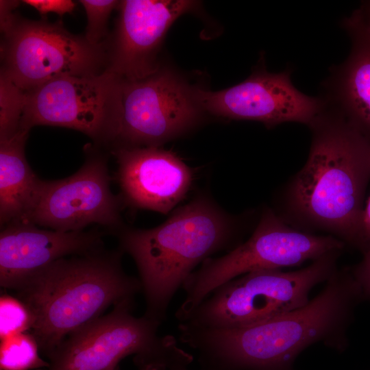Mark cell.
Masks as SVG:
<instances>
[{
    "label": "cell",
    "instance_id": "obj_22",
    "mask_svg": "<svg viewBox=\"0 0 370 370\" xmlns=\"http://www.w3.org/2000/svg\"><path fill=\"white\" fill-rule=\"evenodd\" d=\"M22 2L34 8L42 16L53 12L62 16L71 13L75 8L71 0H23Z\"/></svg>",
    "mask_w": 370,
    "mask_h": 370
},
{
    "label": "cell",
    "instance_id": "obj_1",
    "mask_svg": "<svg viewBox=\"0 0 370 370\" xmlns=\"http://www.w3.org/2000/svg\"><path fill=\"white\" fill-rule=\"evenodd\" d=\"M361 293L353 275L336 270L303 306L241 328L182 323L179 339L197 352L201 370H278L310 345L340 339Z\"/></svg>",
    "mask_w": 370,
    "mask_h": 370
},
{
    "label": "cell",
    "instance_id": "obj_10",
    "mask_svg": "<svg viewBox=\"0 0 370 370\" xmlns=\"http://www.w3.org/2000/svg\"><path fill=\"white\" fill-rule=\"evenodd\" d=\"M201 108L178 75L160 67L140 79H123L116 147H159L190 130Z\"/></svg>",
    "mask_w": 370,
    "mask_h": 370
},
{
    "label": "cell",
    "instance_id": "obj_21",
    "mask_svg": "<svg viewBox=\"0 0 370 370\" xmlns=\"http://www.w3.org/2000/svg\"><path fill=\"white\" fill-rule=\"evenodd\" d=\"M87 17L84 37L90 43H102L108 34V23L112 12L117 8L120 1L80 0Z\"/></svg>",
    "mask_w": 370,
    "mask_h": 370
},
{
    "label": "cell",
    "instance_id": "obj_8",
    "mask_svg": "<svg viewBox=\"0 0 370 370\" xmlns=\"http://www.w3.org/2000/svg\"><path fill=\"white\" fill-rule=\"evenodd\" d=\"M3 73L25 92L56 78L97 75L108 65V40L94 45L62 22L15 16L1 32Z\"/></svg>",
    "mask_w": 370,
    "mask_h": 370
},
{
    "label": "cell",
    "instance_id": "obj_5",
    "mask_svg": "<svg viewBox=\"0 0 370 370\" xmlns=\"http://www.w3.org/2000/svg\"><path fill=\"white\" fill-rule=\"evenodd\" d=\"M134 299L114 306L71 333L48 358L47 370H118L129 356L139 370H169L193 357L180 348L175 338L160 335L161 322L132 314Z\"/></svg>",
    "mask_w": 370,
    "mask_h": 370
},
{
    "label": "cell",
    "instance_id": "obj_16",
    "mask_svg": "<svg viewBox=\"0 0 370 370\" xmlns=\"http://www.w3.org/2000/svg\"><path fill=\"white\" fill-rule=\"evenodd\" d=\"M343 25L351 38L350 53L331 68L322 99L370 141V29L352 14Z\"/></svg>",
    "mask_w": 370,
    "mask_h": 370
},
{
    "label": "cell",
    "instance_id": "obj_13",
    "mask_svg": "<svg viewBox=\"0 0 370 370\" xmlns=\"http://www.w3.org/2000/svg\"><path fill=\"white\" fill-rule=\"evenodd\" d=\"M195 5L188 0L120 1L116 28L108 41L106 70L127 81L154 73L160 67L157 53L169 28Z\"/></svg>",
    "mask_w": 370,
    "mask_h": 370
},
{
    "label": "cell",
    "instance_id": "obj_20",
    "mask_svg": "<svg viewBox=\"0 0 370 370\" xmlns=\"http://www.w3.org/2000/svg\"><path fill=\"white\" fill-rule=\"evenodd\" d=\"M33 317L27 307L17 297L2 295L0 299V338L30 331Z\"/></svg>",
    "mask_w": 370,
    "mask_h": 370
},
{
    "label": "cell",
    "instance_id": "obj_7",
    "mask_svg": "<svg viewBox=\"0 0 370 370\" xmlns=\"http://www.w3.org/2000/svg\"><path fill=\"white\" fill-rule=\"evenodd\" d=\"M343 241L314 235L293 227L271 209L262 214L251 236L225 255L210 258L184 283L185 298L175 312L179 322L214 289L245 273L298 266L334 251H341Z\"/></svg>",
    "mask_w": 370,
    "mask_h": 370
},
{
    "label": "cell",
    "instance_id": "obj_18",
    "mask_svg": "<svg viewBox=\"0 0 370 370\" xmlns=\"http://www.w3.org/2000/svg\"><path fill=\"white\" fill-rule=\"evenodd\" d=\"M38 345L30 332L18 334L1 340V370H33L49 367L39 355Z\"/></svg>",
    "mask_w": 370,
    "mask_h": 370
},
{
    "label": "cell",
    "instance_id": "obj_27",
    "mask_svg": "<svg viewBox=\"0 0 370 370\" xmlns=\"http://www.w3.org/2000/svg\"><path fill=\"white\" fill-rule=\"evenodd\" d=\"M188 363H179L173 367H172L169 370H188Z\"/></svg>",
    "mask_w": 370,
    "mask_h": 370
},
{
    "label": "cell",
    "instance_id": "obj_14",
    "mask_svg": "<svg viewBox=\"0 0 370 370\" xmlns=\"http://www.w3.org/2000/svg\"><path fill=\"white\" fill-rule=\"evenodd\" d=\"M116 179L122 200L166 214L187 195L194 175L175 153L159 147H116Z\"/></svg>",
    "mask_w": 370,
    "mask_h": 370
},
{
    "label": "cell",
    "instance_id": "obj_9",
    "mask_svg": "<svg viewBox=\"0 0 370 370\" xmlns=\"http://www.w3.org/2000/svg\"><path fill=\"white\" fill-rule=\"evenodd\" d=\"M123 79L105 70L97 75L66 76L25 92L21 129L36 125L79 131L99 145L114 144L121 109Z\"/></svg>",
    "mask_w": 370,
    "mask_h": 370
},
{
    "label": "cell",
    "instance_id": "obj_2",
    "mask_svg": "<svg viewBox=\"0 0 370 370\" xmlns=\"http://www.w3.org/2000/svg\"><path fill=\"white\" fill-rule=\"evenodd\" d=\"M308 126L310 152L288 188L287 213L299 226L360 242L370 141L326 106Z\"/></svg>",
    "mask_w": 370,
    "mask_h": 370
},
{
    "label": "cell",
    "instance_id": "obj_25",
    "mask_svg": "<svg viewBox=\"0 0 370 370\" xmlns=\"http://www.w3.org/2000/svg\"><path fill=\"white\" fill-rule=\"evenodd\" d=\"M360 242L370 245V197L362 212Z\"/></svg>",
    "mask_w": 370,
    "mask_h": 370
},
{
    "label": "cell",
    "instance_id": "obj_17",
    "mask_svg": "<svg viewBox=\"0 0 370 370\" xmlns=\"http://www.w3.org/2000/svg\"><path fill=\"white\" fill-rule=\"evenodd\" d=\"M29 130L0 140V223L25 222L37 200L42 180L29 166L25 153Z\"/></svg>",
    "mask_w": 370,
    "mask_h": 370
},
{
    "label": "cell",
    "instance_id": "obj_3",
    "mask_svg": "<svg viewBox=\"0 0 370 370\" xmlns=\"http://www.w3.org/2000/svg\"><path fill=\"white\" fill-rule=\"evenodd\" d=\"M241 221L211 197L199 194L151 229L125 226L119 248L134 259L145 296L144 315L162 323L175 294L195 267L240 243Z\"/></svg>",
    "mask_w": 370,
    "mask_h": 370
},
{
    "label": "cell",
    "instance_id": "obj_24",
    "mask_svg": "<svg viewBox=\"0 0 370 370\" xmlns=\"http://www.w3.org/2000/svg\"><path fill=\"white\" fill-rule=\"evenodd\" d=\"M18 1H0V27L1 30L5 29L13 20L16 14L14 10L18 6Z\"/></svg>",
    "mask_w": 370,
    "mask_h": 370
},
{
    "label": "cell",
    "instance_id": "obj_6",
    "mask_svg": "<svg viewBox=\"0 0 370 370\" xmlns=\"http://www.w3.org/2000/svg\"><path fill=\"white\" fill-rule=\"evenodd\" d=\"M339 251L328 253L297 271L261 270L231 280L214 289L180 323L241 328L303 306L311 290L336 271Z\"/></svg>",
    "mask_w": 370,
    "mask_h": 370
},
{
    "label": "cell",
    "instance_id": "obj_11",
    "mask_svg": "<svg viewBox=\"0 0 370 370\" xmlns=\"http://www.w3.org/2000/svg\"><path fill=\"white\" fill-rule=\"evenodd\" d=\"M107 157L89 150L72 175L42 180L36 204L25 222L50 230L82 231L97 223L115 234L124 225L121 201L110 189Z\"/></svg>",
    "mask_w": 370,
    "mask_h": 370
},
{
    "label": "cell",
    "instance_id": "obj_23",
    "mask_svg": "<svg viewBox=\"0 0 370 370\" xmlns=\"http://www.w3.org/2000/svg\"><path fill=\"white\" fill-rule=\"evenodd\" d=\"M353 276L361 291L370 295V245L367 247L364 258L355 269Z\"/></svg>",
    "mask_w": 370,
    "mask_h": 370
},
{
    "label": "cell",
    "instance_id": "obj_4",
    "mask_svg": "<svg viewBox=\"0 0 370 370\" xmlns=\"http://www.w3.org/2000/svg\"><path fill=\"white\" fill-rule=\"evenodd\" d=\"M123 251L101 249L60 259L27 280L17 298L33 317L30 333L49 358L71 333L99 317L110 306L142 292L139 278L127 275Z\"/></svg>",
    "mask_w": 370,
    "mask_h": 370
},
{
    "label": "cell",
    "instance_id": "obj_26",
    "mask_svg": "<svg viewBox=\"0 0 370 370\" xmlns=\"http://www.w3.org/2000/svg\"><path fill=\"white\" fill-rule=\"evenodd\" d=\"M352 14L370 29V1L362 3Z\"/></svg>",
    "mask_w": 370,
    "mask_h": 370
},
{
    "label": "cell",
    "instance_id": "obj_19",
    "mask_svg": "<svg viewBox=\"0 0 370 370\" xmlns=\"http://www.w3.org/2000/svg\"><path fill=\"white\" fill-rule=\"evenodd\" d=\"M25 92L0 73V140L10 138L21 129Z\"/></svg>",
    "mask_w": 370,
    "mask_h": 370
},
{
    "label": "cell",
    "instance_id": "obj_12",
    "mask_svg": "<svg viewBox=\"0 0 370 370\" xmlns=\"http://www.w3.org/2000/svg\"><path fill=\"white\" fill-rule=\"evenodd\" d=\"M200 108L213 114L238 120L260 121L271 128L286 122L309 125L323 110L321 97L297 89L287 70L273 73L261 69L243 82L211 92L195 89Z\"/></svg>",
    "mask_w": 370,
    "mask_h": 370
},
{
    "label": "cell",
    "instance_id": "obj_15",
    "mask_svg": "<svg viewBox=\"0 0 370 370\" xmlns=\"http://www.w3.org/2000/svg\"><path fill=\"white\" fill-rule=\"evenodd\" d=\"M103 232L39 229L27 222H12L0 233V284L16 291L29 278L69 255L103 249Z\"/></svg>",
    "mask_w": 370,
    "mask_h": 370
}]
</instances>
